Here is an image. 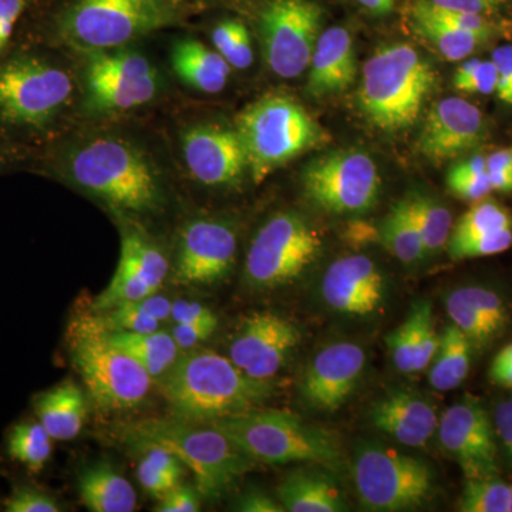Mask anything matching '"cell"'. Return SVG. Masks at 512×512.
<instances>
[{"mask_svg": "<svg viewBox=\"0 0 512 512\" xmlns=\"http://www.w3.org/2000/svg\"><path fill=\"white\" fill-rule=\"evenodd\" d=\"M175 419L212 421L258 409L274 394L269 380L254 379L227 356L212 350H184L160 380Z\"/></svg>", "mask_w": 512, "mask_h": 512, "instance_id": "6da1fadb", "label": "cell"}, {"mask_svg": "<svg viewBox=\"0 0 512 512\" xmlns=\"http://www.w3.org/2000/svg\"><path fill=\"white\" fill-rule=\"evenodd\" d=\"M121 437L131 448L156 444L167 448L192 471L195 488L207 500L220 498L254 468L247 456L212 424L175 419H146L126 424Z\"/></svg>", "mask_w": 512, "mask_h": 512, "instance_id": "7a4b0ae2", "label": "cell"}, {"mask_svg": "<svg viewBox=\"0 0 512 512\" xmlns=\"http://www.w3.org/2000/svg\"><path fill=\"white\" fill-rule=\"evenodd\" d=\"M434 83L436 73L414 47H379L363 66L357 93L360 110L379 130H406L419 120Z\"/></svg>", "mask_w": 512, "mask_h": 512, "instance_id": "3957f363", "label": "cell"}, {"mask_svg": "<svg viewBox=\"0 0 512 512\" xmlns=\"http://www.w3.org/2000/svg\"><path fill=\"white\" fill-rule=\"evenodd\" d=\"M210 424L255 463L269 466L313 463L329 470H339L342 464V453L332 434L285 410L258 407Z\"/></svg>", "mask_w": 512, "mask_h": 512, "instance_id": "277c9868", "label": "cell"}, {"mask_svg": "<svg viewBox=\"0 0 512 512\" xmlns=\"http://www.w3.org/2000/svg\"><path fill=\"white\" fill-rule=\"evenodd\" d=\"M237 131L255 184L311 148L325 144L323 128L301 103L288 96H266L239 114Z\"/></svg>", "mask_w": 512, "mask_h": 512, "instance_id": "5b68a950", "label": "cell"}, {"mask_svg": "<svg viewBox=\"0 0 512 512\" xmlns=\"http://www.w3.org/2000/svg\"><path fill=\"white\" fill-rule=\"evenodd\" d=\"M70 177L111 207L131 212L156 210L160 187L144 157L124 141L99 138L70 158Z\"/></svg>", "mask_w": 512, "mask_h": 512, "instance_id": "8992f818", "label": "cell"}, {"mask_svg": "<svg viewBox=\"0 0 512 512\" xmlns=\"http://www.w3.org/2000/svg\"><path fill=\"white\" fill-rule=\"evenodd\" d=\"M70 353L89 399L100 412H128L147 399L153 377L103 333H73Z\"/></svg>", "mask_w": 512, "mask_h": 512, "instance_id": "52a82bcc", "label": "cell"}, {"mask_svg": "<svg viewBox=\"0 0 512 512\" xmlns=\"http://www.w3.org/2000/svg\"><path fill=\"white\" fill-rule=\"evenodd\" d=\"M355 483L365 510L407 511L429 500L433 471L420 458L383 444L365 443L356 451Z\"/></svg>", "mask_w": 512, "mask_h": 512, "instance_id": "ba28073f", "label": "cell"}, {"mask_svg": "<svg viewBox=\"0 0 512 512\" xmlns=\"http://www.w3.org/2000/svg\"><path fill=\"white\" fill-rule=\"evenodd\" d=\"M167 0H77L63 20L64 37L89 50L120 47L170 25Z\"/></svg>", "mask_w": 512, "mask_h": 512, "instance_id": "9c48e42d", "label": "cell"}, {"mask_svg": "<svg viewBox=\"0 0 512 512\" xmlns=\"http://www.w3.org/2000/svg\"><path fill=\"white\" fill-rule=\"evenodd\" d=\"M322 239L301 215L281 212L256 232L245 259V281L254 289L291 284L315 261Z\"/></svg>", "mask_w": 512, "mask_h": 512, "instance_id": "30bf717a", "label": "cell"}, {"mask_svg": "<svg viewBox=\"0 0 512 512\" xmlns=\"http://www.w3.org/2000/svg\"><path fill=\"white\" fill-rule=\"evenodd\" d=\"M73 93L69 74L35 57L0 63V117L18 126L45 127Z\"/></svg>", "mask_w": 512, "mask_h": 512, "instance_id": "8fae6325", "label": "cell"}, {"mask_svg": "<svg viewBox=\"0 0 512 512\" xmlns=\"http://www.w3.org/2000/svg\"><path fill=\"white\" fill-rule=\"evenodd\" d=\"M306 198L336 215L362 214L376 204L380 175L375 161L357 150L316 158L302 175Z\"/></svg>", "mask_w": 512, "mask_h": 512, "instance_id": "7c38bea8", "label": "cell"}, {"mask_svg": "<svg viewBox=\"0 0 512 512\" xmlns=\"http://www.w3.org/2000/svg\"><path fill=\"white\" fill-rule=\"evenodd\" d=\"M320 25L322 9L312 0H272L261 15L269 69L284 79L301 76L311 64Z\"/></svg>", "mask_w": 512, "mask_h": 512, "instance_id": "4fadbf2b", "label": "cell"}, {"mask_svg": "<svg viewBox=\"0 0 512 512\" xmlns=\"http://www.w3.org/2000/svg\"><path fill=\"white\" fill-rule=\"evenodd\" d=\"M87 90L93 107L124 111L156 96L157 77L146 57L128 50H93L86 69Z\"/></svg>", "mask_w": 512, "mask_h": 512, "instance_id": "5bb4252c", "label": "cell"}, {"mask_svg": "<svg viewBox=\"0 0 512 512\" xmlns=\"http://www.w3.org/2000/svg\"><path fill=\"white\" fill-rule=\"evenodd\" d=\"M237 234L224 221L201 218L188 222L178 241L174 281L180 285H215L234 269Z\"/></svg>", "mask_w": 512, "mask_h": 512, "instance_id": "9a60e30c", "label": "cell"}, {"mask_svg": "<svg viewBox=\"0 0 512 512\" xmlns=\"http://www.w3.org/2000/svg\"><path fill=\"white\" fill-rule=\"evenodd\" d=\"M437 437L466 478L497 476V443L490 416L474 397L454 403L440 417Z\"/></svg>", "mask_w": 512, "mask_h": 512, "instance_id": "2e32d148", "label": "cell"}, {"mask_svg": "<svg viewBox=\"0 0 512 512\" xmlns=\"http://www.w3.org/2000/svg\"><path fill=\"white\" fill-rule=\"evenodd\" d=\"M298 326L272 312H255L242 320L229 343V359L248 376L271 380L301 343Z\"/></svg>", "mask_w": 512, "mask_h": 512, "instance_id": "e0dca14e", "label": "cell"}, {"mask_svg": "<svg viewBox=\"0 0 512 512\" xmlns=\"http://www.w3.org/2000/svg\"><path fill=\"white\" fill-rule=\"evenodd\" d=\"M167 258L137 229H126L121 239L119 265L110 284L94 299L90 312H103L123 303L154 295L168 275Z\"/></svg>", "mask_w": 512, "mask_h": 512, "instance_id": "ac0fdd59", "label": "cell"}, {"mask_svg": "<svg viewBox=\"0 0 512 512\" xmlns=\"http://www.w3.org/2000/svg\"><path fill=\"white\" fill-rule=\"evenodd\" d=\"M365 365V350L356 343L339 342L326 346L313 357L303 375V399L313 409L335 412L355 392Z\"/></svg>", "mask_w": 512, "mask_h": 512, "instance_id": "d6986e66", "label": "cell"}, {"mask_svg": "<svg viewBox=\"0 0 512 512\" xmlns=\"http://www.w3.org/2000/svg\"><path fill=\"white\" fill-rule=\"evenodd\" d=\"M484 136L481 110L460 97H448L437 101L427 114L419 151L433 163H444L478 146Z\"/></svg>", "mask_w": 512, "mask_h": 512, "instance_id": "ffe728a7", "label": "cell"}, {"mask_svg": "<svg viewBox=\"0 0 512 512\" xmlns=\"http://www.w3.org/2000/svg\"><path fill=\"white\" fill-rule=\"evenodd\" d=\"M183 150L192 177L207 187L235 184L248 168L237 130L220 126L191 128L184 134Z\"/></svg>", "mask_w": 512, "mask_h": 512, "instance_id": "44dd1931", "label": "cell"}, {"mask_svg": "<svg viewBox=\"0 0 512 512\" xmlns=\"http://www.w3.org/2000/svg\"><path fill=\"white\" fill-rule=\"evenodd\" d=\"M384 276L379 266L365 255L339 258L326 269L322 298L340 315L365 318L379 311L384 301Z\"/></svg>", "mask_w": 512, "mask_h": 512, "instance_id": "7402d4cb", "label": "cell"}, {"mask_svg": "<svg viewBox=\"0 0 512 512\" xmlns=\"http://www.w3.org/2000/svg\"><path fill=\"white\" fill-rule=\"evenodd\" d=\"M376 430L407 447H424L439 427L436 407L409 390L394 389L380 397L370 410Z\"/></svg>", "mask_w": 512, "mask_h": 512, "instance_id": "603a6c76", "label": "cell"}, {"mask_svg": "<svg viewBox=\"0 0 512 512\" xmlns=\"http://www.w3.org/2000/svg\"><path fill=\"white\" fill-rule=\"evenodd\" d=\"M357 73L355 46L345 28L320 33L309 64L308 90L313 97L345 92Z\"/></svg>", "mask_w": 512, "mask_h": 512, "instance_id": "cb8c5ba5", "label": "cell"}, {"mask_svg": "<svg viewBox=\"0 0 512 512\" xmlns=\"http://www.w3.org/2000/svg\"><path fill=\"white\" fill-rule=\"evenodd\" d=\"M36 419L56 441H69L79 436L87 416V400L73 380H64L35 397Z\"/></svg>", "mask_w": 512, "mask_h": 512, "instance_id": "d4e9b609", "label": "cell"}, {"mask_svg": "<svg viewBox=\"0 0 512 512\" xmlns=\"http://www.w3.org/2000/svg\"><path fill=\"white\" fill-rule=\"evenodd\" d=\"M279 503L289 512H342L348 510L338 483L319 470H296L278 487Z\"/></svg>", "mask_w": 512, "mask_h": 512, "instance_id": "484cf974", "label": "cell"}, {"mask_svg": "<svg viewBox=\"0 0 512 512\" xmlns=\"http://www.w3.org/2000/svg\"><path fill=\"white\" fill-rule=\"evenodd\" d=\"M77 488L89 511L133 512L137 508L133 485L106 461L84 467L77 477Z\"/></svg>", "mask_w": 512, "mask_h": 512, "instance_id": "4316f807", "label": "cell"}, {"mask_svg": "<svg viewBox=\"0 0 512 512\" xmlns=\"http://www.w3.org/2000/svg\"><path fill=\"white\" fill-rule=\"evenodd\" d=\"M173 67L188 86L204 93H220L227 86L232 67L217 50L197 40H183L173 50Z\"/></svg>", "mask_w": 512, "mask_h": 512, "instance_id": "83f0119b", "label": "cell"}, {"mask_svg": "<svg viewBox=\"0 0 512 512\" xmlns=\"http://www.w3.org/2000/svg\"><path fill=\"white\" fill-rule=\"evenodd\" d=\"M113 345L124 350L137 360L153 380L161 377L171 369L175 360L181 355V350L171 335L165 330L153 332H114L103 333Z\"/></svg>", "mask_w": 512, "mask_h": 512, "instance_id": "f1b7e54d", "label": "cell"}, {"mask_svg": "<svg viewBox=\"0 0 512 512\" xmlns=\"http://www.w3.org/2000/svg\"><path fill=\"white\" fill-rule=\"evenodd\" d=\"M473 343L451 323L440 333V345L430 365L429 380L440 392L457 389L470 373Z\"/></svg>", "mask_w": 512, "mask_h": 512, "instance_id": "f546056e", "label": "cell"}, {"mask_svg": "<svg viewBox=\"0 0 512 512\" xmlns=\"http://www.w3.org/2000/svg\"><path fill=\"white\" fill-rule=\"evenodd\" d=\"M413 20L417 33L426 39L448 62H460V60L467 59L476 50V47L483 43V40L473 33L458 29L431 15L429 10L424 8L421 0L414 5Z\"/></svg>", "mask_w": 512, "mask_h": 512, "instance_id": "4dcf8cb0", "label": "cell"}, {"mask_svg": "<svg viewBox=\"0 0 512 512\" xmlns=\"http://www.w3.org/2000/svg\"><path fill=\"white\" fill-rule=\"evenodd\" d=\"M379 231L380 244L389 249L390 254L396 256L403 264H416L426 255L409 201L397 202L390 214L384 218Z\"/></svg>", "mask_w": 512, "mask_h": 512, "instance_id": "1f68e13d", "label": "cell"}, {"mask_svg": "<svg viewBox=\"0 0 512 512\" xmlns=\"http://www.w3.org/2000/svg\"><path fill=\"white\" fill-rule=\"evenodd\" d=\"M53 441L39 420H23L10 429L6 451L30 473L39 474L52 457Z\"/></svg>", "mask_w": 512, "mask_h": 512, "instance_id": "d6a6232c", "label": "cell"}, {"mask_svg": "<svg viewBox=\"0 0 512 512\" xmlns=\"http://www.w3.org/2000/svg\"><path fill=\"white\" fill-rule=\"evenodd\" d=\"M414 221L419 228L423 239L426 255H433L447 247L451 231H453V217L447 207L424 195L407 198Z\"/></svg>", "mask_w": 512, "mask_h": 512, "instance_id": "836d02e7", "label": "cell"}, {"mask_svg": "<svg viewBox=\"0 0 512 512\" xmlns=\"http://www.w3.org/2000/svg\"><path fill=\"white\" fill-rule=\"evenodd\" d=\"M511 485L497 476L466 478L460 511L510 512Z\"/></svg>", "mask_w": 512, "mask_h": 512, "instance_id": "e575fe53", "label": "cell"}, {"mask_svg": "<svg viewBox=\"0 0 512 512\" xmlns=\"http://www.w3.org/2000/svg\"><path fill=\"white\" fill-rule=\"evenodd\" d=\"M512 228L510 214L494 201H480L458 220L448 242L464 241Z\"/></svg>", "mask_w": 512, "mask_h": 512, "instance_id": "d590c367", "label": "cell"}, {"mask_svg": "<svg viewBox=\"0 0 512 512\" xmlns=\"http://www.w3.org/2000/svg\"><path fill=\"white\" fill-rule=\"evenodd\" d=\"M446 308L451 323H453L476 348H483V346L493 342V340L500 335V333L476 311V308L464 298L460 289L457 288L454 289L453 292L448 293Z\"/></svg>", "mask_w": 512, "mask_h": 512, "instance_id": "8d00e7d4", "label": "cell"}, {"mask_svg": "<svg viewBox=\"0 0 512 512\" xmlns=\"http://www.w3.org/2000/svg\"><path fill=\"white\" fill-rule=\"evenodd\" d=\"M447 184L461 200H484L493 191L487 173V160L483 156H474L454 165L448 173Z\"/></svg>", "mask_w": 512, "mask_h": 512, "instance_id": "74e56055", "label": "cell"}, {"mask_svg": "<svg viewBox=\"0 0 512 512\" xmlns=\"http://www.w3.org/2000/svg\"><path fill=\"white\" fill-rule=\"evenodd\" d=\"M212 43L225 62L234 69H248L254 62L251 36L239 20H227L218 25L212 32Z\"/></svg>", "mask_w": 512, "mask_h": 512, "instance_id": "f35d334b", "label": "cell"}, {"mask_svg": "<svg viewBox=\"0 0 512 512\" xmlns=\"http://www.w3.org/2000/svg\"><path fill=\"white\" fill-rule=\"evenodd\" d=\"M416 315V359L414 373L429 369L440 345V335L434 326L433 306L429 301H416L412 305Z\"/></svg>", "mask_w": 512, "mask_h": 512, "instance_id": "ab89813d", "label": "cell"}, {"mask_svg": "<svg viewBox=\"0 0 512 512\" xmlns=\"http://www.w3.org/2000/svg\"><path fill=\"white\" fill-rule=\"evenodd\" d=\"M512 245V228L501 229L483 237L464 239V241L448 242V255L454 261L461 259L481 258L507 251Z\"/></svg>", "mask_w": 512, "mask_h": 512, "instance_id": "60d3db41", "label": "cell"}, {"mask_svg": "<svg viewBox=\"0 0 512 512\" xmlns=\"http://www.w3.org/2000/svg\"><path fill=\"white\" fill-rule=\"evenodd\" d=\"M454 87L464 93L491 94L497 87V69L493 60L471 59L458 67Z\"/></svg>", "mask_w": 512, "mask_h": 512, "instance_id": "b9f144b4", "label": "cell"}, {"mask_svg": "<svg viewBox=\"0 0 512 512\" xmlns=\"http://www.w3.org/2000/svg\"><path fill=\"white\" fill-rule=\"evenodd\" d=\"M387 348L392 355L393 365L402 373H414L416 359V315L410 308L409 315L399 328L387 335Z\"/></svg>", "mask_w": 512, "mask_h": 512, "instance_id": "7bdbcfd3", "label": "cell"}, {"mask_svg": "<svg viewBox=\"0 0 512 512\" xmlns=\"http://www.w3.org/2000/svg\"><path fill=\"white\" fill-rule=\"evenodd\" d=\"M458 289L498 333L503 332L508 323V311L503 298L497 292L478 285L461 286Z\"/></svg>", "mask_w": 512, "mask_h": 512, "instance_id": "ee69618b", "label": "cell"}, {"mask_svg": "<svg viewBox=\"0 0 512 512\" xmlns=\"http://www.w3.org/2000/svg\"><path fill=\"white\" fill-rule=\"evenodd\" d=\"M3 507L8 512L63 511L62 504L53 495L30 484H19L13 487Z\"/></svg>", "mask_w": 512, "mask_h": 512, "instance_id": "f6af8a7d", "label": "cell"}, {"mask_svg": "<svg viewBox=\"0 0 512 512\" xmlns=\"http://www.w3.org/2000/svg\"><path fill=\"white\" fill-rule=\"evenodd\" d=\"M421 2H423L424 8L429 10L431 15L450 23V25L456 26L458 29L473 33V35L480 37L483 42L491 35L490 20L485 18L484 15L437 8V6L431 5L427 0H421Z\"/></svg>", "mask_w": 512, "mask_h": 512, "instance_id": "bcb514c9", "label": "cell"}, {"mask_svg": "<svg viewBox=\"0 0 512 512\" xmlns=\"http://www.w3.org/2000/svg\"><path fill=\"white\" fill-rule=\"evenodd\" d=\"M218 328V320L198 323H175L171 335L180 350L197 348L200 343L210 339L212 333Z\"/></svg>", "mask_w": 512, "mask_h": 512, "instance_id": "7dc6e473", "label": "cell"}, {"mask_svg": "<svg viewBox=\"0 0 512 512\" xmlns=\"http://www.w3.org/2000/svg\"><path fill=\"white\" fill-rule=\"evenodd\" d=\"M137 478L143 490L156 498H163L168 491L180 484L144 458H140L138 463Z\"/></svg>", "mask_w": 512, "mask_h": 512, "instance_id": "c3c4849f", "label": "cell"}, {"mask_svg": "<svg viewBox=\"0 0 512 512\" xmlns=\"http://www.w3.org/2000/svg\"><path fill=\"white\" fill-rule=\"evenodd\" d=\"M200 493L197 488L178 484L168 491L156 508L158 512H197L201 510Z\"/></svg>", "mask_w": 512, "mask_h": 512, "instance_id": "681fc988", "label": "cell"}, {"mask_svg": "<svg viewBox=\"0 0 512 512\" xmlns=\"http://www.w3.org/2000/svg\"><path fill=\"white\" fill-rule=\"evenodd\" d=\"M493 60L497 69L498 99L512 106V46H500L494 50Z\"/></svg>", "mask_w": 512, "mask_h": 512, "instance_id": "f907efd6", "label": "cell"}, {"mask_svg": "<svg viewBox=\"0 0 512 512\" xmlns=\"http://www.w3.org/2000/svg\"><path fill=\"white\" fill-rule=\"evenodd\" d=\"M170 320L173 323H198L210 322V320H218V318L208 306L202 305V303L178 299L173 302Z\"/></svg>", "mask_w": 512, "mask_h": 512, "instance_id": "816d5d0a", "label": "cell"}, {"mask_svg": "<svg viewBox=\"0 0 512 512\" xmlns=\"http://www.w3.org/2000/svg\"><path fill=\"white\" fill-rule=\"evenodd\" d=\"M25 8V0H0V53L8 46L16 23Z\"/></svg>", "mask_w": 512, "mask_h": 512, "instance_id": "f5cc1de1", "label": "cell"}, {"mask_svg": "<svg viewBox=\"0 0 512 512\" xmlns=\"http://www.w3.org/2000/svg\"><path fill=\"white\" fill-rule=\"evenodd\" d=\"M437 8L457 10V12L490 15L503 6L505 0H427Z\"/></svg>", "mask_w": 512, "mask_h": 512, "instance_id": "db71d44e", "label": "cell"}, {"mask_svg": "<svg viewBox=\"0 0 512 512\" xmlns=\"http://www.w3.org/2000/svg\"><path fill=\"white\" fill-rule=\"evenodd\" d=\"M235 510L239 512H284L285 508L268 494L251 490L239 497L235 504Z\"/></svg>", "mask_w": 512, "mask_h": 512, "instance_id": "11a10c76", "label": "cell"}, {"mask_svg": "<svg viewBox=\"0 0 512 512\" xmlns=\"http://www.w3.org/2000/svg\"><path fill=\"white\" fill-rule=\"evenodd\" d=\"M494 429L512 460V400L498 404L494 413Z\"/></svg>", "mask_w": 512, "mask_h": 512, "instance_id": "9f6ffc18", "label": "cell"}, {"mask_svg": "<svg viewBox=\"0 0 512 512\" xmlns=\"http://www.w3.org/2000/svg\"><path fill=\"white\" fill-rule=\"evenodd\" d=\"M137 305L140 306L141 311L147 313L151 318L157 319L158 322H167L171 319V308H173V302L165 296L154 295L147 296V298L137 301Z\"/></svg>", "mask_w": 512, "mask_h": 512, "instance_id": "6f0895ef", "label": "cell"}, {"mask_svg": "<svg viewBox=\"0 0 512 512\" xmlns=\"http://www.w3.org/2000/svg\"><path fill=\"white\" fill-rule=\"evenodd\" d=\"M490 375L494 383L512 386V343L495 356Z\"/></svg>", "mask_w": 512, "mask_h": 512, "instance_id": "680465c9", "label": "cell"}, {"mask_svg": "<svg viewBox=\"0 0 512 512\" xmlns=\"http://www.w3.org/2000/svg\"><path fill=\"white\" fill-rule=\"evenodd\" d=\"M345 237L350 245H370L380 242L379 228L367 224V222L356 221L346 228Z\"/></svg>", "mask_w": 512, "mask_h": 512, "instance_id": "91938a15", "label": "cell"}, {"mask_svg": "<svg viewBox=\"0 0 512 512\" xmlns=\"http://www.w3.org/2000/svg\"><path fill=\"white\" fill-rule=\"evenodd\" d=\"M487 160V171L512 170V147L495 151Z\"/></svg>", "mask_w": 512, "mask_h": 512, "instance_id": "94428289", "label": "cell"}, {"mask_svg": "<svg viewBox=\"0 0 512 512\" xmlns=\"http://www.w3.org/2000/svg\"><path fill=\"white\" fill-rule=\"evenodd\" d=\"M357 2L375 15H386L393 9L396 0H357Z\"/></svg>", "mask_w": 512, "mask_h": 512, "instance_id": "6125c7cd", "label": "cell"}, {"mask_svg": "<svg viewBox=\"0 0 512 512\" xmlns=\"http://www.w3.org/2000/svg\"><path fill=\"white\" fill-rule=\"evenodd\" d=\"M510 512H512V485H511V505H510Z\"/></svg>", "mask_w": 512, "mask_h": 512, "instance_id": "be15d7a7", "label": "cell"}]
</instances>
